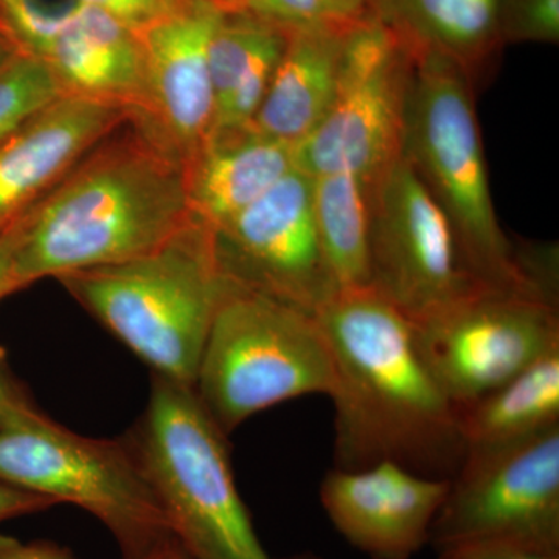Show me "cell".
I'll return each mask as SVG.
<instances>
[{
  "label": "cell",
  "instance_id": "16",
  "mask_svg": "<svg viewBox=\"0 0 559 559\" xmlns=\"http://www.w3.org/2000/svg\"><path fill=\"white\" fill-rule=\"evenodd\" d=\"M130 112L117 103L64 94L0 142V230L35 207Z\"/></svg>",
  "mask_w": 559,
  "mask_h": 559
},
{
  "label": "cell",
  "instance_id": "12",
  "mask_svg": "<svg viewBox=\"0 0 559 559\" xmlns=\"http://www.w3.org/2000/svg\"><path fill=\"white\" fill-rule=\"evenodd\" d=\"M213 237L221 270L240 285L312 314L334 294L316 227L312 178L299 168Z\"/></svg>",
  "mask_w": 559,
  "mask_h": 559
},
{
  "label": "cell",
  "instance_id": "27",
  "mask_svg": "<svg viewBox=\"0 0 559 559\" xmlns=\"http://www.w3.org/2000/svg\"><path fill=\"white\" fill-rule=\"evenodd\" d=\"M98 7L131 31L140 32L171 13L182 0H81Z\"/></svg>",
  "mask_w": 559,
  "mask_h": 559
},
{
  "label": "cell",
  "instance_id": "4",
  "mask_svg": "<svg viewBox=\"0 0 559 559\" xmlns=\"http://www.w3.org/2000/svg\"><path fill=\"white\" fill-rule=\"evenodd\" d=\"M58 280L154 377L194 388L226 286L209 226L191 216L170 240L138 259Z\"/></svg>",
  "mask_w": 559,
  "mask_h": 559
},
{
  "label": "cell",
  "instance_id": "24",
  "mask_svg": "<svg viewBox=\"0 0 559 559\" xmlns=\"http://www.w3.org/2000/svg\"><path fill=\"white\" fill-rule=\"evenodd\" d=\"M230 11H242L286 33L319 25L348 24L337 16L329 0H238Z\"/></svg>",
  "mask_w": 559,
  "mask_h": 559
},
{
  "label": "cell",
  "instance_id": "21",
  "mask_svg": "<svg viewBox=\"0 0 559 559\" xmlns=\"http://www.w3.org/2000/svg\"><path fill=\"white\" fill-rule=\"evenodd\" d=\"M312 210L334 293L370 286L371 180L312 178Z\"/></svg>",
  "mask_w": 559,
  "mask_h": 559
},
{
  "label": "cell",
  "instance_id": "9",
  "mask_svg": "<svg viewBox=\"0 0 559 559\" xmlns=\"http://www.w3.org/2000/svg\"><path fill=\"white\" fill-rule=\"evenodd\" d=\"M414 331L426 366L459 411L559 348L557 299L554 290L480 288Z\"/></svg>",
  "mask_w": 559,
  "mask_h": 559
},
{
  "label": "cell",
  "instance_id": "5",
  "mask_svg": "<svg viewBox=\"0 0 559 559\" xmlns=\"http://www.w3.org/2000/svg\"><path fill=\"white\" fill-rule=\"evenodd\" d=\"M130 444L173 538L194 559H272L237 484L227 436L190 385L154 377Z\"/></svg>",
  "mask_w": 559,
  "mask_h": 559
},
{
  "label": "cell",
  "instance_id": "7",
  "mask_svg": "<svg viewBox=\"0 0 559 559\" xmlns=\"http://www.w3.org/2000/svg\"><path fill=\"white\" fill-rule=\"evenodd\" d=\"M0 481L92 514L123 559L173 538L159 500L127 439H92L35 407L0 429Z\"/></svg>",
  "mask_w": 559,
  "mask_h": 559
},
{
  "label": "cell",
  "instance_id": "31",
  "mask_svg": "<svg viewBox=\"0 0 559 559\" xmlns=\"http://www.w3.org/2000/svg\"><path fill=\"white\" fill-rule=\"evenodd\" d=\"M21 240V219L0 230V300L16 293L14 260Z\"/></svg>",
  "mask_w": 559,
  "mask_h": 559
},
{
  "label": "cell",
  "instance_id": "22",
  "mask_svg": "<svg viewBox=\"0 0 559 559\" xmlns=\"http://www.w3.org/2000/svg\"><path fill=\"white\" fill-rule=\"evenodd\" d=\"M382 21L412 51H433L468 72L495 35L500 0H378Z\"/></svg>",
  "mask_w": 559,
  "mask_h": 559
},
{
  "label": "cell",
  "instance_id": "3",
  "mask_svg": "<svg viewBox=\"0 0 559 559\" xmlns=\"http://www.w3.org/2000/svg\"><path fill=\"white\" fill-rule=\"evenodd\" d=\"M403 156L447 213L460 252L484 288L554 290L500 227L468 72L433 51H411Z\"/></svg>",
  "mask_w": 559,
  "mask_h": 559
},
{
  "label": "cell",
  "instance_id": "26",
  "mask_svg": "<svg viewBox=\"0 0 559 559\" xmlns=\"http://www.w3.org/2000/svg\"><path fill=\"white\" fill-rule=\"evenodd\" d=\"M439 559H559V550L536 549L500 540H474L439 549Z\"/></svg>",
  "mask_w": 559,
  "mask_h": 559
},
{
  "label": "cell",
  "instance_id": "35",
  "mask_svg": "<svg viewBox=\"0 0 559 559\" xmlns=\"http://www.w3.org/2000/svg\"><path fill=\"white\" fill-rule=\"evenodd\" d=\"M213 5L219 7L221 10L230 11L237 7L238 0H207Z\"/></svg>",
  "mask_w": 559,
  "mask_h": 559
},
{
  "label": "cell",
  "instance_id": "20",
  "mask_svg": "<svg viewBox=\"0 0 559 559\" xmlns=\"http://www.w3.org/2000/svg\"><path fill=\"white\" fill-rule=\"evenodd\" d=\"M466 452L492 450L559 426V348L459 409Z\"/></svg>",
  "mask_w": 559,
  "mask_h": 559
},
{
  "label": "cell",
  "instance_id": "13",
  "mask_svg": "<svg viewBox=\"0 0 559 559\" xmlns=\"http://www.w3.org/2000/svg\"><path fill=\"white\" fill-rule=\"evenodd\" d=\"M0 21L21 50L46 62L66 94L139 110L145 66L138 32L91 3L53 11L32 0H0Z\"/></svg>",
  "mask_w": 559,
  "mask_h": 559
},
{
  "label": "cell",
  "instance_id": "25",
  "mask_svg": "<svg viewBox=\"0 0 559 559\" xmlns=\"http://www.w3.org/2000/svg\"><path fill=\"white\" fill-rule=\"evenodd\" d=\"M510 31L518 39L557 43L559 0H514Z\"/></svg>",
  "mask_w": 559,
  "mask_h": 559
},
{
  "label": "cell",
  "instance_id": "1",
  "mask_svg": "<svg viewBox=\"0 0 559 559\" xmlns=\"http://www.w3.org/2000/svg\"><path fill=\"white\" fill-rule=\"evenodd\" d=\"M314 316L334 366L336 469L392 462L452 479L466 454L459 411L426 366L412 320L371 286L334 293Z\"/></svg>",
  "mask_w": 559,
  "mask_h": 559
},
{
  "label": "cell",
  "instance_id": "28",
  "mask_svg": "<svg viewBox=\"0 0 559 559\" xmlns=\"http://www.w3.org/2000/svg\"><path fill=\"white\" fill-rule=\"evenodd\" d=\"M35 407L25 389L11 373L9 364L0 352V429L20 421Z\"/></svg>",
  "mask_w": 559,
  "mask_h": 559
},
{
  "label": "cell",
  "instance_id": "29",
  "mask_svg": "<svg viewBox=\"0 0 559 559\" xmlns=\"http://www.w3.org/2000/svg\"><path fill=\"white\" fill-rule=\"evenodd\" d=\"M57 507L53 500L0 481V522L43 513Z\"/></svg>",
  "mask_w": 559,
  "mask_h": 559
},
{
  "label": "cell",
  "instance_id": "8",
  "mask_svg": "<svg viewBox=\"0 0 559 559\" xmlns=\"http://www.w3.org/2000/svg\"><path fill=\"white\" fill-rule=\"evenodd\" d=\"M412 53L381 17L345 32L336 97L319 127L294 146L296 168L311 178L355 175L373 180L403 154Z\"/></svg>",
  "mask_w": 559,
  "mask_h": 559
},
{
  "label": "cell",
  "instance_id": "36",
  "mask_svg": "<svg viewBox=\"0 0 559 559\" xmlns=\"http://www.w3.org/2000/svg\"><path fill=\"white\" fill-rule=\"evenodd\" d=\"M293 559H320V558L314 557V555H300V557H296Z\"/></svg>",
  "mask_w": 559,
  "mask_h": 559
},
{
  "label": "cell",
  "instance_id": "32",
  "mask_svg": "<svg viewBox=\"0 0 559 559\" xmlns=\"http://www.w3.org/2000/svg\"><path fill=\"white\" fill-rule=\"evenodd\" d=\"M337 16L345 22H356L367 17V9L378 0H329Z\"/></svg>",
  "mask_w": 559,
  "mask_h": 559
},
{
  "label": "cell",
  "instance_id": "2",
  "mask_svg": "<svg viewBox=\"0 0 559 559\" xmlns=\"http://www.w3.org/2000/svg\"><path fill=\"white\" fill-rule=\"evenodd\" d=\"M191 216L186 164L131 110L22 216L16 289L138 259Z\"/></svg>",
  "mask_w": 559,
  "mask_h": 559
},
{
  "label": "cell",
  "instance_id": "19",
  "mask_svg": "<svg viewBox=\"0 0 559 559\" xmlns=\"http://www.w3.org/2000/svg\"><path fill=\"white\" fill-rule=\"evenodd\" d=\"M288 33L242 11H224L209 44L212 130L250 127L270 90Z\"/></svg>",
  "mask_w": 559,
  "mask_h": 559
},
{
  "label": "cell",
  "instance_id": "10",
  "mask_svg": "<svg viewBox=\"0 0 559 559\" xmlns=\"http://www.w3.org/2000/svg\"><path fill=\"white\" fill-rule=\"evenodd\" d=\"M370 286L412 323L484 288L447 213L403 154L371 180Z\"/></svg>",
  "mask_w": 559,
  "mask_h": 559
},
{
  "label": "cell",
  "instance_id": "33",
  "mask_svg": "<svg viewBox=\"0 0 559 559\" xmlns=\"http://www.w3.org/2000/svg\"><path fill=\"white\" fill-rule=\"evenodd\" d=\"M134 559H194L175 538L165 539Z\"/></svg>",
  "mask_w": 559,
  "mask_h": 559
},
{
  "label": "cell",
  "instance_id": "34",
  "mask_svg": "<svg viewBox=\"0 0 559 559\" xmlns=\"http://www.w3.org/2000/svg\"><path fill=\"white\" fill-rule=\"evenodd\" d=\"M20 51V47H17V44L14 43L13 38L7 33L5 28L0 27V69L9 64Z\"/></svg>",
  "mask_w": 559,
  "mask_h": 559
},
{
  "label": "cell",
  "instance_id": "18",
  "mask_svg": "<svg viewBox=\"0 0 559 559\" xmlns=\"http://www.w3.org/2000/svg\"><path fill=\"white\" fill-rule=\"evenodd\" d=\"M348 24L288 33L285 50L252 127L296 146L329 112L340 84L342 47Z\"/></svg>",
  "mask_w": 559,
  "mask_h": 559
},
{
  "label": "cell",
  "instance_id": "17",
  "mask_svg": "<svg viewBox=\"0 0 559 559\" xmlns=\"http://www.w3.org/2000/svg\"><path fill=\"white\" fill-rule=\"evenodd\" d=\"M293 168L294 146L255 128L213 130L186 164L191 215L216 230Z\"/></svg>",
  "mask_w": 559,
  "mask_h": 559
},
{
  "label": "cell",
  "instance_id": "30",
  "mask_svg": "<svg viewBox=\"0 0 559 559\" xmlns=\"http://www.w3.org/2000/svg\"><path fill=\"white\" fill-rule=\"evenodd\" d=\"M0 559H76L66 547L51 540H22L0 535Z\"/></svg>",
  "mask_w": 559,
  "mask_h": 559
},
{
  "label": "cell",
  "instance_id": "15",
  "mask_svg": "<svg viewBox=\"0 0 559 559\" xmlns=\"http://www.w3.org/2000/svg\"><path fill=\"white\" fill-rule=\"evenodd\" d=\"M451 479L412 473L392 462L358 471L333 469L320 502L334 528L371 559H411L430 543Z\"/></svg>",
  "mask_w": 559,
  "mask_h": 559
},
{
  "label": "cell",
  "instance_id": "23",
  "mask_svg": "<svg viewBox=\"0 0 559 559\" xmlns=\"http://www.w3.org/2000/svg\"><path fill=\"white\" fill-rule=\"evenodd\" d=\"M64 94L49 66L21 50L0 69V142Z\"/></svg>",
  "mask_w": 559,
  "mask_h": 559
},
{
  "label": "cell",
  "instance_id": "11",
  "mask_svg": "<svg viewBox=\"0 0 559 559\" xmlns=\"http://www.w3.org/2000/svg\"><path fill=\"white\" fill-rule=\"evenodd\" d=\"M474 540L559 550V426L506 447L466 452L430 543L443 549Z\"/></svg>",
  "mask_w": 559,
  "mask_h": 559
},
{
  "label": "cell",
  "instance_id": "14",
  "mask_svg": "<svg viewBox=\"0 0 559 559\" xmlns=\"http://www.w3.org/2000/svg\"><path fill=\"white\" fill-rule=\"evenodd\" d=\"M224 10L207 0H182L138 32L145 66V97L132 110L183 164L207 138L215 119L209 44Z\"/></svg>",
  "mask_w": 559,
  "mask_h": 559
},
{
  "label": "cell",
  "instance_id": "37",
  "mask_svg": "<svg viewBox=\"0 0 559 559\" xmlns=\"http://www.w3.org/2000/svg\"><path fill=\"white\" fill-rule=\"evenodd\" d=\"M0 27H3V25H2V21H0Z\"/></svg>",
  "mask_w": 559,
  "mask_h": 559
},
{
  "label": "cell",
  "instance_id": "6",
  "mask_svg": "<svg viewBox=\"0 0 559 559\" xmlns=\"http://www.w3.org/2000/svg\"><path fill=\"white\" fill-rule=\"evenodd\" d=\"M334 384L329 342L312 312L226 277L194 392L226 436L246 419Z\"/></svg>",
  "mask_w": 559,
  "mask_h": 559
}]
</instances>
